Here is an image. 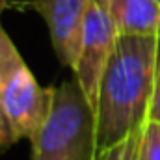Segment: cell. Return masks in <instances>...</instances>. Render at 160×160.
Returning <instances> with one entry per match:
<instances>
[{
    "label": "cell",
    "mask_w": 160,
    "mask_h": 160,
    "mask_svg": "<svg viewBox=\"0 0 160 160\" xmlns=\"http://www.w3.org/2000/svg\"><path fill=\"white\" fill-rule=\"evenodd\" d=\"M158 2H160V0H158Z\"/></svg>",
    "instance_id": "cell-13"
},
{
    "label": "cell",
    "mask_w": 160,
    "mask_h": 160,
    "mask_svg": "<svg viewBox=\"0 0 160 160\" xmlns=\"http://www.w3.org/2000/svg\"><path fill=\"white\" fill-rule=\"evenodd\" d=\"M158 60L160 38L119 34L95 102L99 151L123 142L149 121Z\"/></svg>",
    "instance_id": "cell-1"
},
{
    "label": "cell",
    "mask_w": 160,
    "mask_h": 160,
    "mask_svg": "<svg viewBox=\"0 0 160 160\" xmlns=\"http://www.w3.org/2000/svg\"><path fill=\"white\" fill-rule=\"evenodd\" d=\"M0 89L15 138H32L43 123L50 88H41L0 22Z\"/></svg>",
    "instance_id": "cell-3"
},
{
    "label": "cell",
    "mask_w": 160,
    "mask_h": 160,
    "mask_svg": "<svg viewBox=\"0 0 160 160\" xmlns=\"http://www.w3.org/2000/svg\"><path fill=\"white\" fill-rule=\"evenodd\" d=\"M8 8H6V0H0V17H2V13L6 11Z\"/></svg>",
    "instance_id": "cell-12"
},
{
    "label": "cell",
    "mask_w": 160,
    "mask_h": 160,
    "mask_svg": "<svg viewBox=\"0 0 160 160\" xmlns=\"http://www.w3.org/2000/svg\"><path fill=\"white\" fill-rule=\"evenodd\" d=\"M149 121L160 123V60H158V69H157V80H155V93L149 108Z\"/></svg>",
    "instance_id": "cell-10"
},
{
    "label": "cell",
    "mask_w": 160,
    "mask_h": 160,
    "mask_svg": "<svg viewBox=\"0 0 160 160\" xmlns=\"http://www.w3.org/2000/svg\"><path fill=\"white\" fill-rule=\"evenodd\" d=\"M118 38L119 32L106 9L99 4V0H91L86 15L78 56L71 71L93 108L97 102L101 80L116 48Z\"/></svg>",
    "instance_id": "cell-4"
},
{
    "label": "cell",
    "mask_w": 160,
    "mask_h": 160,
    "mask_svg": "<svg viewBox=\"0 0 160 160\" xmlns=\"http://www.w3.org/2000/svg\"><path fill=\"white\" fill-rule=\"evenodd\" d=\"M30 142L32 160L97 158L99 145L95 108L75 78L50 88L47 116Z\"/></svg>",
    "instance_id": "cell-2"
},
{
    "label": "cell",
    "mask_w": 160,
    "mask_h": 160,
    "mask_svg": "<svg viewBox=\"0 0 160 160\" xmlns=\"http://www.w3.org/2000/svg\"><path fill=\"white\" fill-rule=\"evenodd\" d=\"M140 136L142 130L130 134L128 138H125L123 142L112 145L110 149L99 151L95 160H136V153H138V145H140Z\"/></svg>",
    "instance_id": "cell-8"
},
{
    "label": "cell",
    "mask_w": 160,
    "mask_h": 160,
    "mask_svg": "<svg viewBox=\"0 0 160 160\" xmlns=\"http://www.w3.org/2000/svg\"><path fill=\"white\" fill-rule=\"evenodd\" d=\"M121 36L160 38L158 0H99Z\"/></svg>",
    "instance_id": "cell-6"
},
{
    "label": "cell",
    "mask_w": 160,
    "mask_h": 160,
    "mask_svg": "<svg viewBox=\"0 0 160 160\" xmlns=\"http://www.w3.org/2000/svg\"><path fill=\"white\" fill-rule=\"evenodd\" d=\"M91 0H36L38 11L47 28L52 48L62 65L73 69L78 56L86 15Z\"/></svg>",
    "instance_id": "cell-5"
},
{
    "label": "cell",
    "mask_w": 160,
    "mask_h": 160,
    "mask_svg": "<svg viewBox=\"0 0 160 160\" xmlns=\"http://www.w3.org/2000/svg\"><path fill=\"white\" fill-rule=\"evenodd\" d=\"M136 160H160V123L147 121L143 125Z\"/></svg>",
    "instance_id": "cell-7"
},
{
    "label": "cell",
    "mask_w": 160,
    "mask_h": 160,
    "mask_svg": "<svg viewBox=\"0 0 160 160\" xmlns=\"http://www.w3.org/2000/svg\"><path fill=\"white\" fill-rule=\"evenodd\" d=\"M15 142H17V138H15V132L11 128L9 118L6 114V106H4V99H2V89H0V151L9 149Z\"/></svg>",
    "instance_id": "cell-9"
},
{
    "label": "cell",
    "mask_w": 160,
    "mask_h": 160,
    "mask_svg": "<svg viewBox=\"0 0 160 160\" xmlns=\"http://www.w3.org/2000/svg\"><path fill=\"white\" fill-rule=\"evenodd\" d=\"M36 0H6V8L13 11H28L34 9Z\"/></svg>",
    "instance_id": "cell-11"
}]
</instances>
